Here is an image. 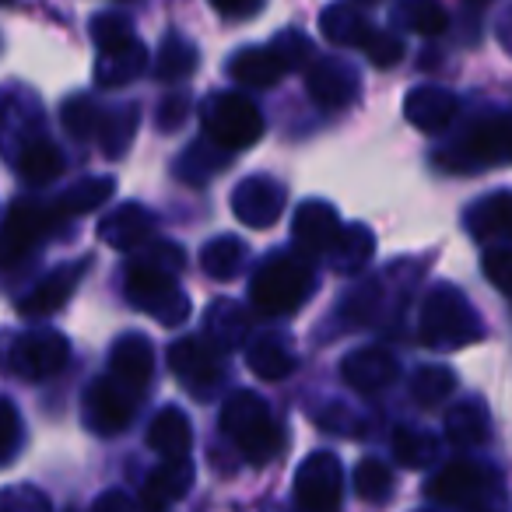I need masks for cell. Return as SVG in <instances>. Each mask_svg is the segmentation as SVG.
<instances>
[{
  "mask_svg": "<svg viewBox=\"0 0 512 512\" xmlns=\"http://www.w3.org/2000/svg\"><path fill=\"white\" fill-rule=\"evenodd\" d=\"M183 246L176 242H151L141 256H134L127 267V299L137 309H148L162 327H179L190 316V299L176 285V274L183 271Z\"/></svg>",
  "mask_w": 512,
  "mask_h": 512,
  "instance_id": "cell-1",
  "label": "cell"
},
{
  "mask_svg": "<svg viewBox=\"0 0 512 512\" xmlns=\"http://www.w3.org/2000/svg\"><path fill=\"white\" fill-rule=\"evenodd\" d=\"M316 292L313 264L309 256L278 249L260 264L249 281V302L260 316H292Z\"/></svg>",
  "mask_w": 512,
  "mask_h": 512,
  "instance_id": "cell-2",
  "label": "cell"
},
{
  "mask_svg": "<svg viewBox=\"0 0 512 512\" xmlns=\"http://www.w3.org/2000/svg\"><path fill=\"white\" fill-rule=\"evenodd\" d=\"M221 432L235 442L242 460L260 467L271 463L285 446V428L271 414V407L256 397L253 390H235L221 407Z\"/></svg>",
  "mask_w": 512,
  "mask_h": 512,
  "instance_id": "cell-3",
  "label": "cell"
},
{
  "mask_svg": "<svg viewBox=\"0 0 512 512\" xmlns=\"http://www.w3.org/2000/svg\"><path fill=\"white\" fill-rule=\"evenodd\" d=\"M481 334V320L460 288L435 285L428 292L425 306H421V344L435 351H453L481 341Z\"/></svg>",
  "mask_w": 512,
  "mask_h": 512,
  "instance_id": "cell-4",
  "label": "cell"
},
{
  "mask_svg": "<svg viewBox=\"0 0 512 512\" xmlns=\"http://www.w3.org/2000/svg\"><path fill=\"white\" fill-rule=\"evenodd\" d=\"M204 137L218 144L221 151H246L264 137V116L253 106V99L242 92H214L200 106Z\"/></svg>",
  "mask_w": 512,
  "mask_h": 512,
  "instance_id": "cell-5",
  "label": "cell"
},
{
  "mask_svg": "<svg viewBox=\"0 0 512 512\" xmlns=\"http://www.w3.org/2000/svg\"><path fill=\"white\" fill-rule=\"evenodd\" d=\"M344 467L334 453H309L295 470V512H341Z\"/></svg>",
  "mask_w": 512,
  "mask_h": 512,
  "instance_id": "cell-6",
  "label": "cell"
},
{
  "mask_svg": "<svg viewBox=\"0 0 512 512\" xmlns=\"http://www.w3.org/2000/svg\"><path fill=\"white\" fill-rule=\"evenodd\" d=\"M67 221L57 207L32 204V200H18L8 211V221L0 225V267L18 264L32 246H43L53 232Z\"/></svg>",
  "mask_w": 512,
  "mask_h": 512,
  "instance_id": "cell-7",
  "label": "cell"
},
{
  "mask_svg": "<svg viewBox=\"0 0 512 512\" xmlns=\"http://www.w3.org/2000/svg\"><path fill=\"white\" fill-rule=\"evenodd\" d=\"M169 369L190 397L211 400L225 383L221 351L207 337H183L169 348Z\"/></svg>",
  "mask_w": 512,
  "mask_h": 512,
  "instance_id": "cell-8",
  "label": "cell"
},
{
  "mask_svg": "<svg viewBox=\"0 0 512 512\" xmlns=\"http://www.w3.org/2000/svg\"><path fill=\"white\" fill-rule=\"evenodd\" d=\"M71 344L57 330H32V334L15 337V344L8 348V365L15 376L29 379V383H43L53 379L64 369Z\"/></svg>",
  "mask_w": 512,
  "mask_h": 512,
  "instance_id": "cell-9",
  "label": "cell"
},
{
  "mask_svg": "<svg viewBox=\"0 0 512 512\" xmlns=\"http://www.w3.org/2000/svg\"><path fill=\"white\" fill-rule=\"evenodd\" d=\"M137 414V393L120 386L113 376H102L88 386L85 393V425L95 435L109 439V435L127 432V425Z\"/></svg>",
  "mask_w": 512,
  "mask_h": 512,
  "instance_id": "cell-10",
  "label": "cell"
},
{
  "mask_svg": "<svg viewBox=\"0 0 512 512\" xmlns=\"http://www.w3.org/2000/svg\"><path fill=\"white\" fill-rule=\"evenodd\" d=\"M495 477L498 474L491 467H481V463L460 456V460L446 463V467L425 484V495L439 505H477L495 488V484H491Z\"/></svg>",
  "mask_w": 512,
  "mask_h": 512,
  "instance_id": "cell-11",
  "label": "cell"
},
{
  "mask_svg": "<svg viewBox=\"0 0 512 512\" xmlns=\"http://www.w3.org/2000/svg\"><path fill=\"white\" fill-rule=\"evenodd\" d=\"M306 88L320 109H348L362 92V78L351 64L334 57H313L306 64Z\"/></svg>",
  "mask_w": 512,
  "mask_h": 512,
  "instance_id": "cell-12",
  "label": "cell"
},
{
  "mask_svg": "<svg viewBox=\"0 0 512 512\" xmlns=\"http://www.w3.org/2000/svg\"><path fill=\"white\" fill-rule=\"evenodd\" d=\"M285 186L271 176H246L232 193V211L242 225L271 228L285 214Z\"/></svg>",
  "mask_w": 512,
  "mask_h": 512,
  "instance_id": "cell-13",
  "label": "cell"
},
{
  "mask_svg": "<svg viewBox=\"0 0 512 512\" xmlns=\"http://www.w3.org/2000/svg\"><path fill=\"white\" fill-rule=\"evenodd\" d=\"M509 144H512V130H509V116L505 113H491L484 120H477L467 130L456 158L460 169H474V165H502L509 158Z\"/></svg>",
  "mask_w": 512,
  "mask_h": 512,
  "instance_id": "cell-14",
  "label": "cell"
},
{
  "mask_svg": "<svg viewBox=\"0 0 512 512\" xmlns=\"http://www.w3.org/2000/svg\"><path fill=\"white\" fill-rule=\"evenodd\" d=\"M158 228V218L141 204H120L116 211H109L106 218L99 221V239L106 242L109 249H120V253H134V249H144L151 242Z\"/></svg>",
  "mask_w": 512,
  "mask_h": 512,
  "instance_id": "cell-15",
  "label": "cell"
},
{
  "mask_svg": "<svg viewBox=\"0 0 512 512\" xmlns=\"http://www.w3.org/2000/svg\"><path fill=\"white\" fill-rule=\"evenodd\" d=\"M337 232H341V214L327 204V200H306L295 207L292 214V235L302 256L327 253L334 246Z\"/></svg>",
  "mask_w": 512,
  "mask_h": 512,
  "instance_id": "cell-16",
  "label": "cell"
},
{
  "mask_svg": "<svg viewBox=\"0 0 512 512\" xmlns=\"http://www.w3.org/2000/svg\"><path fill=\"white\" fill-rule=\"evenodd\" d=\"M85 271H88V260H74V264L50 271L22 302H18V313L29 316V320H36V316H53L64 302H71L74 288H78Z\"/></svg>",
  "mask_w": 512,
  "mask_h": 512,
  "instance_id": "cell-17",
  "label": "cell"
},
{
  "mask_svg": "<svg viewBox=\"0 0 512 512\" xmlns=\"http://www.w3.org/2000/svg\"><path fill=\"white\" fill-rule=\"evenodd\" d=\"M109 376L127 390L141 393L155 376V351L141 334H123L109 351Z\"/></svg>",
  "mask_w": 512,
  "mask_h": 512,
  "instance_id": "cell-18",
  "label": "cell"
},
{
  "mask_svg": "<svg viewBox=\"0 0 512 512\" xmlns=\"http://www.w3.org/2000/svg\"><path fill=\"white\" fill-rule=\"evenodd\" d=\"M193 488V460L190 456H162L155 470L148 474L141 491L144 512H162L169 502L183 498Z\"/></svg>",
  "mask_w": 512,
  "mask_h": 512,
  "instance_id": "cell-19",
  "label": "cell"
},
{
  "mask_svg": "<svg viewBox=\"0 0 512 512\" xmlns=\"http://www.w3.org/2000/svg\"><path fill=\"white\" fill-rule=\"evenodd\" d=\"M456 113H460V102H456V95L446 92V88L421 85V88H414V92H407V99H404L407 123L418 127L421 134H439V130H446Z\"/></svg>",
  "mask_w": 512,
  "mask_h": 512,
  "instance_id": "cell-20",
  "label": "cell"
},
{
  "mask_svg": "<svg viewBox=\"0 0 512 512\" xmlns=\"http://www.w3.org/2000/svg\"><path fill=\"white\" fill-rule=\"evenodd\" d=\"M341 376L351 390L358 393H379L397 383V362L383 348H358L341 362Z\"/></svg>",
  "mask_w": 512,
  "mask_h": 512,
  "instance_id": "cell-21",
  "label": "cell"
},
{
  "mask_svg": "<svg viewBox=\"0 0 512 512\" xmlns=\"http://www.w3.org/2000/svg\"><path fill=\"white\" fill-rule=\"evenodd\" d=\"M148 71V46L141 39H130L113 50H99V64H95V85L99 88H123L137 81Z\"/></svg>",
  "mask_w": 512,
  "mask_h": 512,
  "instance_id": "cell-22",
  "label": "cell"
},
{
  "mask_svg": "<svg viewBox=\"0 0 512 512\" xmlns=\"http://www.w3.org/2000/svg\"><path fill=\"white\" fill-rule=\"evenodd\" d=\"M228 74L242 88H274L285 78V67L271 46H246L228 60Z\"/></svg>",
  "mask_w": 512,
  "mask_h": 512,
  "instance_id": "cell-23",
  "label": "cell"
},
{
  "mask_svg": "<svg viewBox=\"0 0 512 512\" xmlns=\"http://www.w3.org/2000/svg\"><path fill=\"white\" fill-rule=\"evenodd\" d=\"M467 228L477 242H505L512 228V200L509 190L491 193L488 200H477L474 207L467 211Z\"/></svg>",
  "mask_w": 512,
  "mask_h": 512,
  "instance_id": "cell-24",
  "label": "cell"
},
{
  "mask_svg": "<svg viewBox=\"0 0 512 512\" xmlns=\"http://www.w3.org/2000/svg\"><path fill=\"white\" fill-rule=\"evenodd\" d=\"M148 446L162 456H190L193 428L179 407H162L148 425Z\"/></svg>",
  "mask_w": 512,
  "mask_h": 512,
  "instance_id": "cell-25",
  "label": "cell"
},
{
  "mask_svg": "<svg viewBox=\"0 0 512 512\" xmlns=\"http://www.w3.org/2000/svg\"><path fill=\"white\" fill-rule=\"evenodd\" d=\"M246 365L260 379H267V383H278V379L292 376L295 365H299V358H295V351L288 348L281 337L264 334V337H256V341L246 348Z\"/></svg>",
  "mask_w": 512,
  "mask_h": 512,
  "instance_id": "cell-26",
  "label": "cell"
},
{
  "mask_svg": "<svg viewBox=\"0 0 512 512\" xmlns=\"http://www.w3.org/2000/svg\"><path fill=\"white\" fill-rule=\"evenodd\" d=\"M18 176L32 186H46L64 172V155L57 151V144L46 141V137H29V141L18 148L15 155Z\"/></svg>",
  "mask_w": 512,
  "mask_h": 512,
  "instance_id": "cell-27",
  "label": "cell"
},
{
  "mask_svg": "<svg viewBox=\"0 0 512 512\" xmlns=\"http://www.w3.org/2000/svg\"><path fill=\"white\" fill-rule=\"evenodd\" d=\"M249 337V316L235 302L218 299L207 309V341L218 351H235Z\"/></svg>",
  "mask_w": 512,
  "mask_h": 512,
  "instance_id": "cell-28",
  "label": "cell"
},
{
  "mask_svg": "<svg viewBox=\"0 0 512 512\" xmlns=\"http://www.w3.org/2000/svg\"><path fill=\"white\" fill-rule=\"evenodd\" d=\"M390 22L404 32H418V36H442L449 29V15L439 0H397Z\"/></svg>",
  "mask_w": 512,
  "mask_h": 512,
  "instance_id": "cell-29",
  "label": "cell"
},
{
  "mask_svg": "<svg viewBox=\"0 0 512 512\" xmlns=\"http://www.w3.org/2000/svg\"><path fill=\"white\" fill-rule=\"evenodd\" d=\"M491 428H488V411H484L477 400H463L453 411L446 414V439L456 449H474L481 442H488Z\"/></svg>",
  "mask_w": 512,
  "mask_h": 512,
  "instance_id": "cell-30",
  "label": "cell"
},
{
  "mask_svg": "<svg viewBox=\"0 0 512 512\" xmlns=\"http://www.w3.org/2000/svg\"><path fill=\"white\" fill-rule=\"evenodd\" d=\"M228 158H232V151H221L218 144H211L207 137H200V141H193L190 148L183 151V158L176 162V172H179L183 183L204 186L207 179H214L221 169H225Z\"/></svg>",
  "mask_w": 512,
  "mask_h": 512,
  "instance_id": "cell-31",
  "label": "cell"
},
{
  "mask_svg": "<svg viewBox=\"0 0 512 512\" xmlns=\"http://www.w3.org/2000/svg\"><path fill=\"white\" fill-rule=\"evenodd\" d=\"M320 29L334 46H351V50H358V46L365 43V36H369L372 25L365 22L358 4H344L341 0V4H330V8L323 11Z\"/></svg>",
  "mask_w": 512,
  "mask_h": 512,
  "instance_id": "cell-32",
  "label": "cell"
},
{
  "mask_svg": "<svg viewBox=\"0 0 512 512\" xmlns=\"http://www.w3.org/2000/svg\"><path fill=\"white\" fill-rule=\"evenodd\" d=\"M197 46L190 43L186 36H179V32H169V36L162 39V46H158L155 53V78L162 81H186L193 71H197Z\"/></svg>",
  "mask_w": 512,
  "mask_h": 512,
  "instance_id": "cell-33",
  "label": "cell"
},
{
  "mask_svg": "<svg viewBox=\"0 0 512 512\" xmlns=\"http://www.w3.org/2000/svg\"><path fill=\"white\" fill-rule=\"evenodd\" d=\"M330 249H334V271L355 274L369 264L372 249H376V235H372L365 225H348V228L341 225V232H337V239Z\"/></svg>",
  "mask_w": 512,
  "mask_h": 512,
  "instance_id": "cell-34",
  "label": "cell"
},
{
  "mask_svg": "<svg viewBox=\"0 0 512 512\" xmlns=\"http://www.w3.org/2000/svg\"><path fill=\"white\" fill-rule=\"evenodd\" d=\"M246 253L249 249L242 239H235V235H218V239H211L200 249V267H204V274H211V278L228 281L242 271Z\"/></svg>",
  "mask_w": 512,
  "mask_h": 512,
  "instance_id": "cell-35",
  "label": "cell"
},
{
  "mask_svg": "<svg viewBox=\"0 0 512 512\" xmlns=\"http://www.w3.org/2000/svg\"><path fill=\"white\" fill-rule=\"evenodd\" d=\"M116 183L109 176H88V179H78L71 190H64V197L57 200V211L64 218H81V214L95 211L102 207L109 197H113Z\"/></svg>",
  "mask_w": 512,
  "mask_h": 512,
  "instance_id": "cell-36",
  "label": "cell"
},
{
  "mask_svg": "<svg viewBox=\"0 0 512 512\" xmlns=\"http://www.w3.org/2000/svg\"><path fill=\"white\" fill-rule=\"evenodd\" d=\"M141 109L137 106H123V109H113V113L102 116L99 123V141H102V155L106 158H120L127 151V144L134 141L137 134V123H141Z\"/></svg>",
  "mask_w": 512,
  "mask_h": 512,
  "instance_id": "cell-37",
  "label": "cell"
},
{
  "mask_svg": "<svg viewBox=\"0 0 512 512\" xmlns=\"http://www.w3.org/2000/svg\"><path fill=\"white\" fill-rule=\"evenodd\" d=\"M102 116H106V109L99 106V99H92V95H71V99L64 102V127L71 137H78V141H88V137L99 134V123Z\"/></svg>",
  "mask_w": 512,
  "mask_h": 512,
  "instance_id": "cell-38",
  "label": "cell"
},
{
  "mask_svg": "<svg viewBox=\"0 0 512 512\" xmlns=\"http://www.w3.org/2000/svg\"><path fill=\"white\" fill-rule=\"evenodd\" d=\"M453 390H456V376L446 365H425L411 379V393L421 407H439Z\"/></svg>",
  "mask_w": 512,
  "mask_h": 512,
  "instance_id": "cell-39",
  "label": "cell"
},
{
  "mask_svg": "<svg viewBox=\"0 0 512 512\" xmlns=\"http://www.w3.org/2000/svg\"><path fill=\"white\" fill-rule=\"evenodd\" d=\"M435 449H439V439H435L432 432H421V428H407V425L393 432V453H397V460L411 470L425 467V463L435 456Z\"/></svg>",
  "mask_w": 512,
  "mask_h": 512,
  "instance_id": "cell-40",
  "label": "cell"
},
{
  "mask_svg": "<svg viewBox=\"0 0 512 512\" xmlns=\"http://www.w3.org/2000/svg\"><path fill=\"white\" fill-rule=\"evenodd\" d=\"M351 481H355V495L362 502H386L393 495V474L383 460H362Z\"/></svg>",
  "mask_w": 512,
  "mask_h": 512,
  "instance_id": "cell-41",
  "label": "cell"
},
{
  "mask_svg": "<svg viewBox=\"0 0 512 512\" xmlns=\"http://www.w3.org/2000/svg\"><path fill=\"white\" fill-rule=\"evenodd\" d=\"M358 50L365 53V57L372 60V64L379 67V71H390L393 64H397L400 57H404V39L393 36V32H383L372 25L369 36H365V43L358 46Z\"/></svg>",
  "mask_w": 512,
  "mask_h": 512,
  "instance_id": "cell-42",
  "label": "cell"
},
{
  "mask_svg": "<svg viewBox=\"0 0 512 512\" xmlns=\"http://www.w3.org/2000/svg\"><path fill=\"white\" fill-rule=\"evenodd\" d=\"M92 39L99 50H113V46L130 43L134 36V22L127 15H116V11H106V15L92 18Z\"/></svg>",
  "mask_w": 512,
  "mask_h": 512,
  "instance_id": "cell-43",
  "label": "cell"
},
{
  "mask_svg": "<svg viewBox=\"0 0 512 512\" xmlns=\"http://www.w3.org/2000/svg\"><path fill=\"white\" fill-rule=\"evenodd\" d=\"M22 446V414L8 397H0V467H8Z\"/></svg>",
  "mask_w": 512,
  "mask_h": 512,
  "instance_id": "cell-44",
  "label": "cell"
},
{
  "mask_svg": "<svg viewBox=\"0 0 512 512\" xmlns=\"http://www.w3.org/2000/svg\"><path fill=\"white\" fill-rule=\"evenodd\" d=\"M0 512H53V505L32 484H11L0 491Z\"/></svg>",
  "mask_w": 512,
  "mask_h": 512,
  "instance_id": "cell-45",
  "label": "cell"
},
{
  "mask_svg": "<svg viewBox=\"0 0 512 512\" xmlns=\"http://www.w3.org/2000/svg\"><path fill=\"white\" fill-rule=\"evenodd\" d=\"M271 50L278 53L285 74L288 71H299V67H306L309 60H313V46H309V39L302 36V32H295V29L292 32H281V36L271 43Z\"/></svg>",
  "mask_w": 512,
  "mask_h": 512,
  "instance_id": "cell-46",
  "label": "cell"
},
{
  "mask_svg": "<svg viewBox=\"0 0 512 512\" xmlns=\"http://www.w3.org/2000/svg\"><path fill=\"white\" fill-rule=\"evenodd\" d=\"M484 274L491 278V285L498 288V292H509V281H512V249L509 242H498V246H491L488 253H484Z\"/></svg>",
  "mask_w": 512,
  "mask_h": 512,
  "instance_id": "cell-47",
  "label": "cell"
},
{
  "mask_svg": "<svg viewBox=\"0 0 512 512\" xmlns=\"http://www.w3.org/2000/svg\"><path fill=\"white\" fill-rule=\"evenodd\" d=\"M264 4L267 0H211V8L228 22H249L264 11Z\"/></svg>",
  "mask_w": 512,
  "mask_h": 512,
  "instance_id": "cell-48",
  "label": "cell"
},
{
  "mask_svg": "<svg viewBox=\"0 0 512 512\" xmlns=\"http://www.w3.org/2000/svg\"><path fill=\"white\" fill-rule=\"evenodd\" d=\"M186 109H190V99H186V95H169V99L158 106V130H162V134L179 130L186 120Z\"/></svg>",
  "mask_w": 512,
  "mask_h": 512,
  "instance_id": "cell-49",
  "label": "cell"
},
{
  "mask_svg": "<svg viewBox=\"0 0 512 512\" xmlns=\"http://www.w3.org/2000/svg\"><path fill=\"white\" fill-rule=\"evenodd\" d=\"M92 512H144V509L130 495H123V491H106V495L92 505Z\"/></svg>",
  "mask_w": 512,
  "mask_h": 512,
  "instance_id": "cell-50",
  "label": "cell"
},
{
  "mask_svg": "<svg viewBox=\"0 0 512 512\" xmlns=\"http://www.w3.org/2000/svg\"><path fill=\"white\" fill-rule=\"evenodd\" d=\"M467 4H470V8H488L491 0H467Z\"/></svg>",
  "mask_w": 512,
  "mask_h": 512,
  "instance_id": "cell-51",
  "label": "cell"
},
{
  "mask_svg": "<svg viewBox=\"0 0 512 512\" xmlns=\"http://www.w3.org/2000/svg\"><path fill=\"white\" fill-rule=\"evenodd\" d=\"M358 4H379V0H358Z\"/></svg>",
  "mask_w": 512,
  "mask_h": 512,
  "instance_id": "cell-52",
  "label": "cell"
},
{
  "mask_svg": "<svg viewBox=\"0 0 512 512\" xmlns=\"http://www.w3.org/2000/svg\"><path fill=\"white\" fill-rule=\"evenodd\" d=\"M0 4H11V0H0Z\"/></svg>",
  "mask_w": 512,
  "mask_h": 512,
  "instance_id": "cell-53",
  "label": "cell"
},
{
  "mask_svg": "<svg viewBox=\"0 0 512 512\" xmlns=\"http://www.w3.org/2000/svg\"><path fill=\"white\" fill-rule=\"evenodd\" d=\"M120 4H123V0H120Z\"/></svg>",
  "mask_w": 512,
  "mask_h": 512,
  "instance_id": "cell-54",
  "label": "cell"
}]
</instances>
